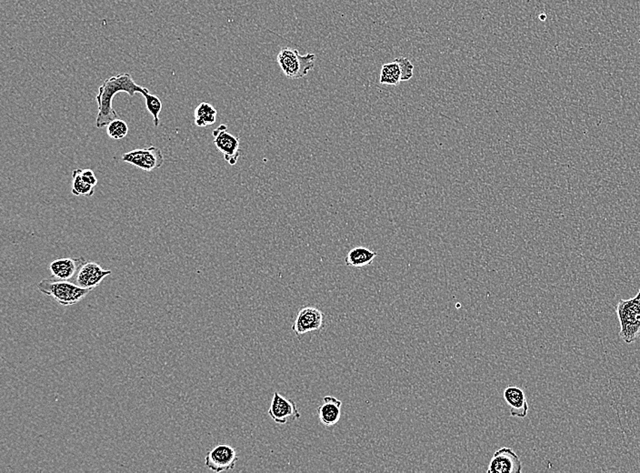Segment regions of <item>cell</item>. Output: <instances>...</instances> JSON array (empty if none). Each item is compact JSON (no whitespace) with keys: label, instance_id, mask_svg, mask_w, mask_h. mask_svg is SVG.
<instances>
[{"label":"cell","instance_id":"3957f363","mask_svg":"<svg viewBox=\"0 0 640 473\" xmlns=\"http://www.w3.org/2000/svg\"><path fill=\"white\" fill-rule=\"evenodd\" d=\"M617 314L620 325V339L627 344L635 342L640 336V289L632 299L620 300Z\"/></svg>","mask_w":640,"mask_h":473},{"label":"cell","instance_id":"277c9868","mask_svg":"<svg viewBox=\"0 0 640 473\" xmlns=\"http://www.w3.org/2000/svg\"><path fill=\"white\" fill-rule=\"evenodd\" d=\"M316 55L313 53L301 55L298 50L284 48L277 54V61L289 80H300L315 68Z\"/></svg>","mask_w":640,"mask_h":473},{"label":"cell","instance_id":"5bb4252c","mask_svg":"<svg viewBox=\"0 0 640 473\" xmlns=\"http://www.w3.org/2000/svg\"><path fill=\"white\" fill-rule=\"evenodd\" d=\"M341 407L342 402L337 398L326 396L323 399V405L319 408V418L320 423L324 426L332 427L339 423L341 418Z\"/></svg>","mask_w":640,"mask_h":473},{"label":"cell","instance_id":"30bf717a","mask_svg":"<svg viewBox=\"0 0 640 473\" xmlns=\"http://www.w3.org/2000/svg\"><path fill=\"white\" fill-rule=\"evenodd\" d=\"M521 459L512 449L501 448L495 453L488 465V473H521Z\"/></svg>","mask_w":640,"mask_h":473},{"label":"cell","instance_id":"7a4b0ae2","mask_svg":"<svg viewBox=\"0 0 640 473\" xmlns=\"http://www.w3.org/2000/svg\"><path fill=\"white\" fill-rule=\"evenodd\" d=\"M38 290L47 296L52 297L62 306H71L80 303L92 291L80 287L69 280L56 279L41 280L38 284Z\"/></svg>","mask_w":640,"mask_h":473},{"label":"cell","instance_id":"9c48e42d","mask_svg":"<svg viewBox=\"0 0 640 473\" xmlns=\"http://www.w3.org/2000/svg\"><path fill=\"white\" fill-rule=\"evenodd\" d=\"M268 414L275 423L282 425L288 423L289 420L297 421L301 417L296 402L286 399L279 393H274Z\"/></svg>","mask_w":640,"mask_h":473},{"label":"cell","instance_id":"d6986e66","mask_svg":"<svg viewBox=\"0 0 640 473\" xmlns=\"http://www.w3.org/2000/svg\"><path fill=\"white\" fill-rule=\"evenodd\" d=\"M146 101L147 110L153 117L154 126L158 128L160 123L159 114L162 110V102L157 96L151 94L150 92L143 96Z\"/></svg>","mask_w":640,"mask_h":473},{"label":"cell","instance_id":"8992f818","mask_svg":"<svg viewBox=\"0 0 640 473\" xmlns=\"http://www.w3.org/2000/svg\"><path fill=\"white\" fill-rule=\"evenodd\" d=\"M214 144L224 159L231 166L238 163L240 158V140L234 135L229 133L228 126L220 125L213 131Z\"/></svg>","mask_w":640,"mask_h":473},{"label":"cell","instance_id":"6da1fadb","mask_svg":"<svg viewBox=\"0 0 640 473\" xmlns=\"http://www.w3.org/2000/svg\"><path fill=\"white\" fill-rule=\"evenodd\" d=\"M125 92L134 97L136 93L142 96L147 94L150 90L146 87L138 85L133 80L131 74L122 73L107 78L99 89L96 99L99 105V113L96 116V126L104 128L117 119V114L113 108V99L117 93Z\"/></svg>","mask_w":640,"mask_h":473},{"label":"cell","instance_id":"e0dca14e","mask_svg":"<svg viewBox=\"0 0 640 473\" xmlns=\"http://www.w3.org/2000/svg\"><path fill=\"white\" fill-rule=\"evenodd\" d=\"M379 82L383 85L391 86H398L401 82V69L395 60L382 66Z\"/></svg>","mask_w":640,"mask_h":473},{"label":"cell","instance_id":"7c38bea8","mask_svg":"<svg viewBox=\"0 0 640 473\" xmlns=\"http://www.w3.org/2000/svg\"><path fill=\"white\" fill-rule=\"evenodd\" d=\"M85 259L63 258L53 261L50 265V270L53 278L60 280H71L74 278L78 270L82 266Z\"/></svg>","mask_w":640,"mask_h":473},{"label":"cell","instance_id":"5b68a950","mask_svg":"<svg viewBox=\"0 0 640 473\" xmlns=\"http://www.w3.org/2000/svg\"><path fill=\"white\" fill-rule=\"evenodd\" d=\"M122 161L145 171H152L164 164L162 150L155 146L147 149H138L126 152L122 156Z\"/></svg>","mask_w":640,"mask_h":473},{"label":"cell","instance_id":"8fae6325","mask_svg":"<svg viewBox=\"0 0 640 473\" xmlns=\"http://www.w3.org/2000/svg\"><path fill=\"white\" fill-rule=\"evenodd\" d=\"M111 273V270L102 269L101 265L95 262L85 261L75 274V283L80 287L94 290Z\"/></svg>","mask_w":640,"mask_h":473},{"label":"cell","instance_id":"4fadbf2b","mask_svg":"<svg viewBox=\"0 0 640 473\" xmlns=\"http://www.w3.org/2000/svg\"><path fill=\"white\" fill-rule=\"evenodd\" d=\"M504 399L509 406L510 415L512 417L526 418L528 405L524 391L518 387L509 386L504 391Z\"/></svg>","mask_w":640,"mask_h":473},{"label":"cell","instance_id":"44dd1931","mask_svg":"<svg viewBox=\"0 0 640 473\" xmlns=\"http://www.w3.org/2000/svg\"><path fill=\"white\" fill-rule=\"evenodd\" d=\"M401 69V81H409L414 75V66L406 57H400L395 59Z\"/></svg>","mask_w":640,"mask_h":473},{"label":"cell","instance_id":"ffe728a7","mask_svg":"<svg viewBox=\"0 0 640 473\" xmlns=\"http://www.w3.org/2000/svg\"><path fill=\"white\" fill-rule=\"evenodd\" d=\"M108 137L112 140H122L129 133V126L122 119H115L107 126Z\"/></svg>","mask_w":640,"mask_h":473},{"label":"cell","instance_id":"52a82bcc","mask_svg":"<svg viewBox=\"0 0 640 473\" xmlns=\"http://www.w3.org/2000/svg\"><path fill=\"white\" fill-rule=\"evenodd\" d=\"M238 457L235 449L226 444L216 446L208 453L205 465L214 472L232 471L235 469Z\"/></svg>","mask_w":640,"mask_h":473},{"label":"cell","instance_id":"7402d4cb","mask_svg":"<svg viewBox=\"0 0 640 473\" xmlns=\"http://www.w3.org/2000/svg\"><path fill=\"white\" fill-rule=\"evenodd\" d=\"M81 177H82L84 182L89 184V185L96 187V184H98V179H96L95 173L92 170H81Z\"/></svg>","mask_w":640,"mask_h":473},{"label":"cell","instance_id":"ac0fdd59","mask_svg":"<svg viewBox=\"0 0 640 473\" xmlns=\"http://www.w3.org/2000/svg\"><path fill=\"white\" fill-rule=\"evenodd\" d=\"M95 187L84 182L81 177L80 168H75L72 173V194L75 196H85L92 197L94 194Z\"/></svg>","mask_w":640,"mask_h":473},{"label":"cell","instance_id":"ba28073f","mask_svg":"<svg viewBox=\"0 0 640 473\" xmlns=\"http://www.w3.org/2000/svg\"><path fill=\"white\" fill-rule=\"evenodd\" d=\"M324 313L315 307H305L298 312L292 330L296 335L300 336L312 331L321 330L324 327Z\"/></svg>","mask_w":640,"mask_h":473},{"label":"cell","instance_id":"2e32d148","mask_svg":"<svg viewBox=\"0 0 640 473\" xmlns=\"http://www.w3.org/2000/svg\"><path fill=\"white\" fill-rule=\"evenodd\" d=\"M217 111L212 105L202 102L195 110V124L198 126L213 125L216 122Z\"/></svg>","mask_w":640,"mask_h":473},{"label":"cell","instance_id":"9a60e30c","mask_svg":"<svg viewBox=\"0 0 640 473\" xmlns=\"http://www.w3.org/2000/svg\"><path fill=\"white\" fill-rule=\"evenodd\" d=\"M377 256V252L371 251L366 247H356L349 252L345 262L349 267L363 268L372 263Z\"/></svg>","mask_w":640,"mask_h":473}]
</instances>
